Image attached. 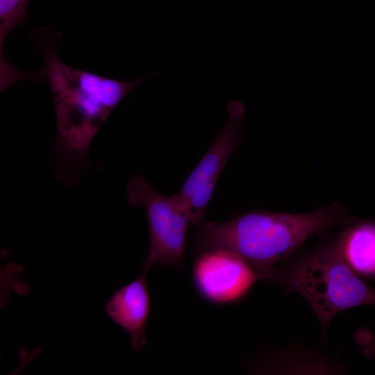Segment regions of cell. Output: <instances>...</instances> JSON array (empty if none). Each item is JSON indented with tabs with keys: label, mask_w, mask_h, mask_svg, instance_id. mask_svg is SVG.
Returning <instances> with one entry per match:
<instances>
[{
	"label": "cell",
	"mask_w": 375,
	"mask_h": 375,
	"mask_svg": "<svg viewBox=\"0 0 375 375\" xmlns=\"http://www.w3.org/2000/svg\"><path fill=\"white\" fill-rule=\"evenodd\" d=\"M352 219L350 210L339 202L308 213L254 210L225 222L204 220L193 240L199 252L224 249L239 256L267 281L277 263L308 238Z\"/></svg>",
	"instance_id": "cell-1"
},
{
	"label": "cell",
	"mask_w": 375,
	"mask_h": 375,
	"mask_svg": "<svg viewBox=\"0 0 375 375\" xmlns=\"http://www.w3.org/2000/svg\"><path fill=\"white\" fill-rule=\"evenodd\" d=\"M44 75L53 94L57 118L54 152L63 164L74 166L87 158L89 145L112 110L138 85L156 74L122 81L72 67L52 45L42 51Z\"/></svg>",
	"instance_id": "cell-2"
},
{
	"label": "cell",
	"mask_w": 375,
	"mask_h": 375,
	"mask_svg": "<svg viewBox=\"0 0 375 375\" xmlns=\"http://www.w3.org/2000/svg\"><path fill=\"white\" fill-rule=\"evenodd\" d=\"M267 281L302 297L324 331L331 319L343 310L375 306V290L348 265L335 242L312 249L285 267L275 268Z\"/></svg>",
	"instance_id": "cell-3"
},
{
	"label": "cell",
	"mask_w": 375,
	"mask_h": 375,
	"mask_svg": "<svg viewBox=\"0 0 375 375\" xmlns=\"http://www.w3.org/2000/svg\"><path fill=\"white\" fill-rule=\"evenodd\" d=\"M131 205L145 209L150 235V248L143 269L153 264L181 269L186 247V234L190 219L174 196L157 192L140 176L131 178L127 185Z\"/></svg>",
	"instance_id": "cell-4"
},
{
	"label": "cell",
	"mask_w": 375,
	"mask_h": 375,
	"mask_svg": "<svg viewBox=\"0 0 375 375\" xmlns=\"http://www.w3.org/2000/svg\"><path fill=\"white\" fill-rule=\"evenodd\" d=\"M226 110L228 118L213 144L174 195L196 228L205 220L206 207L217 181L241 139L244 105L233 100Z\"/></svg>",
	"instance_id": "cell-5"
},
{
	"label": "cell",
	"mask_w": 375,
	"mask_h": 375,
	"mask_svg": "<svg viewBox=\"0 0 375 375\" xmlns=\"http://www.w3.org/2000/svg\"><path fill=\"white\" fill-rule=\"evenodd\" d=\"M199 294L216 305L235 303L244 298L262 276L239 256L224 249L199 252L192 267Z\"/></svg>",
	"instance_id": "cell-6"
},
{
	"label": "cell",
	"mask_w": 375,
	"mask_h": 375,
	"mask_svg": "<svg viewBox=\"0 0 375 375\" xmlns=\"http://www.w3.org/2000/svg\"><path fill=\"white\" fill-rule=\"evenodd\" d=\"M149 271L143 269L133 281L116 290L105 306L110 319L128 335L133 351L147 344L146 328L150 310V296L146 282Z\"/></svg>",
	"instance_id": "cell-7"
},
{
	"label": "cell",
	"mask_w": 375,
	"mask_h": 375,
	"mask_svg": "<svg viewBox=\"0 0 375 375\" xmlns=\"http://www.w3.org/2000/svg\"><path fill=\"white\" fill-rule=\"evenodd\" d=\"M335 244L356 273L375 275V223L362 222L350 226Z\"/></svg>",
	"instance_id": "cell-8"
},
{
	"label": "cell",
	"mask_w": 375,
	"mask_h": 375,
	"mask_svg": "<svg viewBox=\"0 0 375 375\" xmlns=\"http://www.w3.org/2000/svg\"><path fill=\"white\" fill-rule=\"evenodd\" d=\"M30 0H0V52L1 69L5 67L3 55L7 35L17 26L26 22Z\"/></svg>",
	"instance_id": "cell-9"
},
{
	"label": "cell",
	"mask_w": 375,
	"mask_h": 375,
	"mask_svg": "<svg viewBox=\"0 0 375 375\" xmlns=\"http://www.w3.org/2000/svg\"><path fill=\"white\" fill-rule=\"evenodd\" d=\"M356 338L363 347L362 352L367 357L372 358L375 356V335L360 330Z\"/></svg>",
	"instance_id": "cell-10"
}]
</instances>
